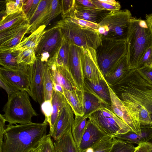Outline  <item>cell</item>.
<instances>
[{"mask_svg": "<svg viewBox=\"0 0 152 152\" xmlns=\"http://www.w3.org/2000/svg\"><path fill=\"white\" fill-rule=\"evenodd\" d=\"M48 125L44 121L7 125L0 152H29L47 135Z\"/></svg>", "mask_w": 152, "mask_h": 152, "instance_id": "6da1fadb", "label": "cell"}, {"mask_svg": "<svg viewBox=\"0 0 152 152\" xmlns=\"http://www.w3.org/2000/svg\"><path fill=\"white\" fill-rule=\"evenodd\" d=\"M111 88L122 101L136 103L144 107L150 113L152 120V85L144 80L136 69H130Z\"/></svg>", "mask_w": 152, "mask_h": 152, "instance_id": "7a4b0ae2", "label": "cell"}, {"mask_svg": "<svg viewBox=\"0 0 152 152\" xmlns=\"http://www.w3.org/2000/svg\"><path fill=\"white\" fill-rule=\"evenodd\" d=\"M130 23L126 56L129 69H136L146 51L152 47V30L145 20L132 17Z\"/></svg>", "mask_w": 152, "mask_h": 152, "instance_id": "3957f363", "label": "cell"}, {"mask_svg": "<svg viewBox=\"0 0 152 152\" xmlns=\"http://www.w3.org/2000/svg\"><path fill=\"white\" fill-rule=\"evenodd\" d=\"M3 115L8 125L32 122L33 117L38 114L32 107L28 94L25 91H18L8 96Z\"/></svg>", "mask_w": 152, "mask_h": 152, "instance_id": "277c9868", "label": "cell"}, {"mask_svg": "<svg viewBox=\"0 0 152 152\" xmlns=\"http://www.w3.org/2000/svg\"><path fill=\"white\" fill-rule=\"evenodd\" d=\"M132 17L127 9L110 12L99 24L98 32L102 40L126 41Z\"/></svg>", "mask_w": 152, "mask_h": 152, "instance_id": "5b68a950", "label": "cell"}, {"mask_svg": "<svg viewBox=\"0 0 152 152\" xmlns=\"http://www.w3.org/2000/svg\"><path fill=\"white\" fill-rule=\"evenodd\" d=\"M56 25L60 28L63 37L70 44L95 49L101 43L102 39L98 32L74 23L69 18L62 19L56 22Z\"/></svg>", "mask_w": 152, "mask_h": 152, "instance_id": "8992f818", "label": "cell"}, {"mask_svg": "<svg viewBox=\"0 0 152 152\" xmlns=\"http://www.w3.org/2000/svg\"><path fill=\"white\" fill-rule=\"evenodd\" d=\"M127 48L126 41L102 40L101 44L95 50L98 65L104 77L126 54Z\"/></svg>", "mask_w": 152, "mask_h": 152, "instance_id": "52a82bcc", "label": "cell"}, {"mask_svg": "<svg viewBox=\"0 0 152 152\" xmlns=\"http://www.w3.org/2000/svg\"><path fill=\"white\" fill-rule=\"evenodd\" d=\"M88 118L102 132L108 135L113 136L131 130L106 106H103L89 114Z\"/></svg>", "mask_w": 152, "mask_h": 152, "instance_id": "ba28073f", "label": "cell"}, {"mask_svg": "<svg viewBox=\"0 0 152 152\" xmlns=\"http://www.w3.org/2000/svg\"><path fill=\"white\" fill-rule=\"evenodd\" d=\"M63 38L60 28L56 25L45 30L35 50L36 58L47 63L54 58L60 48Z\"/></svg>", "mask_w": 152, "mask_h": 152, "instance_id": "9c48e42d", "label": "cell"}, {"mask_svg": "<svg viewBox=\"0 0 152 152\" xmlns=\"http://www.w3.org/2000/svg\"><path fill=\"white\" fill-rule=\"evenodd\" d=\"M34 64L21 63L15 69L0 68V77L16 91H25L28 94L31 82Z\"/></svg>", "mask_w": 152, "mask_h": 152, "instance_id": "30bf717a", "label": "cell"}, {"mask_svg": "<svg viewBox=\"0 0 152 152\" xmlns=\"http://www.w3.org/2000/svg\"><path fill=\"white\" fill-rule=\"evenodd\" d=\"M108 87L111 99L109 108L125 123L132 131L140 134L141 132L139 115L133 110L129 109L109 85Z\"/></svg>", "mask_w": 152, "mask_h": 152, "instance_id": "8fae6325", "label": "cell"}, {"mask_svg": "<svg viewBox=\"0 0 152 152\" xmlns=\"http://www.w3.org/2000/svg\"><path fill=\"white\" fill-rule=\"evenodd\" d=\"M81 48V60L85 78L90 81L105 80L98 65L95 50Z\"/></svg>", "mask_w": 152, "mask_h": 152, "instance_id": "7c38bea8", "label": "cell"}, {"mask_svg": "<svg viewBox=\"0 0 152 152\" xmlns=\"http://www.w3.org/2000/svg\"><path fill=\"white\" fill-rule=\"evenodd\" d=\"M44 62L37 58L34 65L32 79L28 93L41 105L45 101L43 72Z\"/></svg>", "mask_w": 152, "mask_h": 152, "instance_id": "4fadbf2b", "label": "cell"}, {"mask_svg": "<svg viewBox=\"0 0 152 152\" xmlns=\"http://www.w3.org/2000/svg\"><path fill=\"white\" fill-rule=\"evenodd\" d=\"M48 66L53 84L61 86L69 91L81 90L70 71L53 61L46 63Z\"/></svg>", "mask_w": 152, "mask_h": 152, "instance_id": "5bb4252c", "label": "cell"}, {"mask_svg": "<svg viewBox=\"0 0 152 152\" xmlns=\"http://www.w3.org/2000/svg\"><path fill=\"white\" fill-rule=\"evenodd\" d=\"M81 48L70 44L69 58V71L80 89L83 90L85 77L81 60Z\"/></svg>", "mask_w": 152, "mask_h": 152, "instance_id": "9a60e30c", "label": "cell"}, {"mask_svg": "<svg viewBox=\"0 0 152 152\" xmlns=\"http://www.w3.org/2000/svg\"><path fill=\"white\" fill-rule=\"evenodd\" d=\"M74 113L68 103L63 108L50 135L55 141L71 129L75 118Z\"/></svg>", "mask_w": 152, "mask_h": 152, "instance_id": "2e32d148", "label": "cell"}, {"mask_svg": "<svg viewBox=\"0 0 152 152\" xmlns=\"http://www.w3.org/2000/svg\"><path fill=\"white\" fill-rule=\"evenodd\" d=\"M108 135L100 130L88 118L86 127L78 148L80 152Z\"/></svg>", "mask_w": 152, "mask_h": 152, "instance_id": "e0dca14e", "label": "cell"}, {"mask_svg": "<svg viewBox=\"0 0 152 152\" xmlns=\"http://www.w3.org/2000/svg\"><path fill=\"white\" fill-rule=\"evenodd\" d=\"M51 0H41L34 13L28 20L29 27L28 33H32L41 26L48 18Z\"/></svg>", "mask_w": 152, "mask_h": 152, "instance_id": "ac0fdd59", "label": "cell"}, {"mask_svg": "<svg viewBox=\"0 0 152 152\" xmlns=\"http://www.w3.org/2000/svg\"><path fill=\"white\" fill-rule=\"evenodd\" d=\"M108 86L105 80L90 81L85 78L84 89L95 94L110 107L111 99Z\"/></svg>", "mask_w": 152, "mask_h": 152, "instance_id": "d6986e66", "label": "cell"}, {"mask_svg": "<svg viewBox=\"0 0 152 152\" xmlns=\"http://www.w3.org/2000/svg\"><path fill=\"white\" fill-rule=\"evenodd\" d=\"M130 70L126 55L114 65L104 77L105 79L110 87L113 86L119 82Z\"/></svg>", "mask_w": 152, "mask_h": 152, "instance_id": "ffe728a7", "label": "cell"}, {"mask_svg": "<svg viewBox=\"0 0 152 152\" xmlns=\"http://www.w3.org/2000/svg\"><path fill=\"white\" fill-rule=\"evenodd\" d=\"M141 134H138L130 130L125 133L113 137L127 143L138 145L142 142H149L152 139V129L150 126L141 128Z\"/></svg>", "mask_w": 152, "mask_h": 152, "instance_id": "44dd1931", "label": "cell"}, {"mask_svg": "<svg viewBox=\"0 0 152 152\" xmlns=\"http://www.w3.org/2000/svg\"><path fill=\"white\" fill-rule=\"evenodd\" d=\"M64 95L53 89L51 99L52 112L51 126L48 134H52L56 124L64 107L68 103Z\"/></svg>", "mask_w": 152, "mask_h": 152, "instance_id": "7402d4cb", "label": "cell"}, {"mask_svg": "<svg viewBox=\"0 0 152 152\" xmlns=\"http://www.w3.org/2000/svg\"><path fill=\"white\" fill-rule=\"evenodd\" d=\"M75 16L77 18L99 24L111 12L98 9H88L76 6Z\"/></svg>", "mask_w": 152, "mask_h": 152, "instance_id": "603a6c76", "label": "cell"}, {"mask_svg": "<svg viewBox=\"0 0 152 152\" xmlns=\"http://www.w3.org/2000/svg\"><path fill=\"white\" fill-rule=\"evenodd\" d=\"M46 27V26L45 25L41 26L29 36L23 39L17 45L7 51L13 52L23 50L28 48H33L35 50L44 33Z\"/></svg>", "mask_w": 152, "mask_h": 152, "instance_id": "cb8c5ba5", "label": "cell"}, {"mask_svg": "<svg viewBox=\"0 0 152 152\" xmlns=\"http://www.w3.org/2000/svg\"><path fill=\"white\" fill-rule=\"evenodd\" d=\"M83 90L69 91L64 89V95L73 110L75 115H84Z\"/></svg>", "mask_w": 152, "mask_h": 152, "instance_id": "d4e9b609", "label": "cell"}, {"mask_svg": "<svg viewBox=\"0 0 152 152\" xmlns=\"http://www.w3.org/2000/svg\"><path fill=\"white\" fill-rule=\"evenodd\" d=\"M84 112L88 115L103 106L109 108V106L99 97L92 92L83 90Z\"/></svg>", "mask_w": 152, "mask_h": 152, "instance_id": "484cf974", "label": "cell"}, {"mask_svg": "<svg viewBox=\"0 0 152 152\" xmlns=\"http://www.w3.org/2000/svg\"><path fill=\"white\" fill-rule=\"evenodd\" d=\"M53 143L56 152H81L73 139L71 129Z\"/></svg>", "mask_w": 152, "mask_h": 152, "instance_id": "4316f807", "label": "cell"}, {"mask_svg": "<svg viewBox=\"0 0 152 152\" xmlns=\"http://www.w3.org/2000/svg\"><path fill=\"white\" fill-rule=\"evenodd\" d=\"M88 116L75 115L71 131L73 139L78 147L86 127Z\"/></svg>", "mask_w": 152, "mask_h": 152, "instance_id": "83f0119b", "label": "cell"}, {"mask_svg": "<svg viewBox=\"0 0 152 152\" xmlns=\"http://www.w3.org/2000/svg\"><path fill=\"white\" fill-rule=\"evenodd\" d=\"M27 20L22 10L15 13L6 15L0 20V32Z\"/></svg>", "mask_w": 152, "mask_h": 152, "instance_id": "f1b7e54d", "label": "cell"}, {"mask_svg": "<svg viewBox=\"0 0 152 152\" xmlns=\"http://www.w3.org/2000/svg\"><path fill=\"white\" fill-rule=\"evenodd\" d=\"M70 47L69 43L63 37L61 45L58 52L55 58L48 62L54 61L57 64L64 67L69 71V58Z\"/></svg>", "mask_w": 152, "mask_h": 152, "instance_id": "f546056e", "label": "cell"}, {"mask_svg": "<svg viewBox=\"0 0 152 152\" xmlns=\"http://www.w3.org/2000/svg\"><path fill=\"white\" fill-rule=\"evenodd\" d=\"M28 26L27 20L0 32V45L12 39Z\"/></svg>", "mask_w": 152, "mask_h": 152, "instance_id": "4dcf8cb0", "label": "cell"}, {"mask_svg": "<svg viewBox=\"0 0 152 152\" xmlns=\"http://www.w3.org/2000/svg\"><path fill=\"white\" fill-rule=\"evenodd\" d=\"M19 50L13 52L5 51L0 53V64L2 67L8 69L18 67L20 64L18 63V57Z\"/></svg>", "mask_w": 152, "mask_h": 152, "instance_id": "1f68e13d", "label": "cell"}, {"mask_svg": "<svg viewBox=\"0 0 152 152\" xmlns=\"http://www.w3.org/2000/svg\"><path fill=\"white\" fill-rule=\"evenodd\" d=\"M113 142V136L107 135L98 142L81 152H109Z\"/></svg>", "mask_w": 152, "mask_h": 152, "instance_id": "d6a6232c", "label": "cell"}, {"mask_svg": "<svg viewBox=\"0 0 152 152\" xmlns=\"http://www.w3.org/2000/svg\"><path fill=\"white\" fill-rule=\"evenodd\" d=\"M44 63L43 78L45 101H51L53 84L49 68L46 63Z\"/></svg>", "mask_w": 152, "mask_h": 152, "instance_id": "836d02e7", "label": "cell"}, {"mask_svg": "<svg viewBox=\"0 0 152 152\" xmlns=\"http://www.w3.org/2000/svg\"><path fill=\"white\" fill-rule=\"evenodd\" d=\"M93 3L97 9L110 12L120 10L121 6L120 3L115 0H92Z\"/></svg>", "mask_w": 152, "mask_h": 152, "instance_id": "e575fe53", "label": "cell"}, {"mask_svg": "<svg viewBox=\"0 0 152 152\" xmlns=\"http://www.w3.org/2000/svg\"><path fill=\"white\" fill-rule=\"evenodd\" d=\"M62 19L71 18L75 16L76 7L75 0L60 1Z\"/></svg>", "mask_w": 152, "mask_h": 152, "instance_id": "d590c367", "label": "cell"}, {"mask_svg": "<svg viewBox=\"0 0 152 152\" xmlns=\"http://www.w3.org/2000/svg\"><path fill=\"white\" fill-rule=\"evenodd\" d=\"M136 147L132 144L113 137V142L109 152H134Z\"/></svg>", "mask_w": 152, "mask_h": 152, "instance_id": "8d00e7d4", "label": "cell"}, {"mask_svg": "<svg viewBox=\"0 0 152 152\" xmlns=\"http://www.w3.org/2000/svg\"><path fill=\"white\" fill-rule=\"evenodd\" d=\"M35 50L28 48L19 50L18 57V63H24L28 65L34 64L36 60Z\"/></svg>", "mask_w": 152, "mask_h": 152, "instance_id": "74e56055", "label": "cell"}, {"mask_svg": "<svg viewBox=\"0 0 152 152\" xmlns=\"http://www.w3.org/2000/svg\"><path fill=\"white\" fill-rule=\"evenodd\" d=\"M29 27H26L13 38L0 45V53L9 50L20 43L25 34L28 33Z\"/></svg>", "mask_w": 152, "mask_h": 152, "instance_id": "f35d334b", "label": "cell"}, {"mask_svg": "<svg viewBox=\"0 0 152 152\" xmlns=\"http://www.w3.org/2000/svg\"><path fill=\"white\" fill-rule=\"evenodd\" d=\"M25 0L6 1L5 13L7 15L16 13L22 11Z\"/></svg>", "mask_w": 152, "mask_h": 152, "instance_id": "ab89813d", "label": "cell"}, {"mask_svg": "<svg viewBox=\"0 0 152 152\" xmlns=\"http://www.w3.org/2000/svg\"><path fill=\"white\" fill-rule=\"evenodd\" d=\"M61 12L60 1L51 0V3L49 15L43 23L42 25H48L53 19L57 17Z\"/></svg>", "mask_w": 152, "mask_h": 152, "instance_id": "60d3db41", "label": "cell"}, {"mask_svg": "<svg viewBox=\"0 0 152 152\" xmlns=\"http://www.w3.org/2000/svg\"><path fill=\"white\" fill-rule=\"evenodd\" d=\"M41 0H26L24 3L22 10L28 20L35 12Z\"/></svg>", "mask_w": 152, "mask_h": 152, "instance_id": "b9f144b4", "label": "cell"}, {"mask_svg": "<svg viewBox=\"0 0 152 152\" xmlns=\"http://www.w3.org/2000/svg\"><path fill=\"white\" fill-rule=\"evenodd\" d=\"M71 20L86 28L96 32H98L99 24L76 18L75 16L69 18Z\"/></svg>", "mask_w": 152, "mask_h": 152, "instance_id": "7bdbcfd3", "label": "cell"}, {"mask_svg": "<svg viewBox=\"0 0 152 152\" xmlns=\"http://www.w3.org/2000/svg\"><path fill=\"white\" fill-rule=\"evenodd\" d=\"M42 111L45 118L44 121L48 123L50 127L51 126V117L52 112L51 101H45L41 105Z\"/></svg>", "mask_w": 152, "mask_h": 152, "instance_id": "ee69618b", "label": "cell"}, {"mask_svg": "<svg viewBox=\"0 0 152 152\" xmlns=\"http://www.w3.org/2000/svg\"><path fill=\"white\" fill-rule=\"evenodd\" d=\"M143 66L152 68V47L146 51L139 64L137 68Z\"/></svg>", "mask_w": 152, "mask_h": 152, "instance_id": "f6af8a7d", "label": "cell"}, {"mask_svg": "<svg viewBox=\"0 0 152 152\" xmlns=\"http://www.w3.org/2000/svg\"><path fill=\"white\" fill-rule=\"evenodd\" d=\"M137 72L145 81L152 85V68L143 66L136 69Z\"/></svg>", "mask_w": 152, "mask_h": 152, "instance_id": "bcb514c9", "label": "cell"}, {"mask_svg": "<svg viewBox=\"0 0 152 152\" xmlns=\"http://www.w3.org/2000/svg\"><path fill=\"white\" fill-rule=\"evenodd\" d=\"M51 137L48 134L44 138L42 152H56Z\"/></svg>", "mask_w": 152, "mask_h": 152, "instance_id": "7dc6e473", "label": "cell"}, {"mask_svg": "<svg viewBox=\"0 0 152 152\" xmlns=\"http://www.w3.org/2000/svg\"><path fill=\"white\" fill-rule=\"evenodd\" d=\"M75 2L77 7L88 9L97 8L92 0H75Z\"/></svg>", "mask_w": 152, "mask_h": 152, "instance_id": "c3c4849f", "label": "cell"}, {"mask_svg": "<svg viewBox=\"0 0 152 152\" xmlns=\"http://www.w3.org/2000/svg\"><path fill=\"white\" fill-rule=\"evenodd\" d=\"M134 152H152V143L150 142H142L136 147Z\"/></svg>", "mask_w": 152, "mask_h": 152, "instance_id": "681fc988", "label": "cell"}, {"mask_svg": "<svg viewBox=\"0 0 152 152\" xmlns=\"http://www.w3.org/2000/svg\"><path fill=\"white\" fill-rule=\"evenodd\" d=\"M0 86L7 92L8 96L16 91L8 83L0 77Z\"/></svg>", "mask_w": 152, "mask_h": 152, "instance_id": "f907efd6", "label": "cell"}, {"mask_svg": "<svg viewBox=\"0 0 152 152\" xmlns=\"http://www.w3.org/2000/svg\"><path fill=\"white\" fill-rule=\"evenodd\" d=\"M6 121L2 114L0 115V145L2 143L4 133L6 129Z\"/></svg>", "mask_w": 152, "mask_h": 152, "instance_id": "816d5d0a", "label": "cell"}, {"mask_svg": "<svg viewBox=\"0 0 152 152\" xmlns=\"http://www.w3.org/2000/svg\"><path fill=\"white\" fill-rule=\"evenodd\" d=\"M43 139L36 147L32 148L29 152H42Z\"/></svg>", "mask_w": 152, "mask_h": 152, "instance_id": "f5cc1de1", "label": "cell"}, {"mask_svg": "<svg viewBox=\"0 0 152 152\" xmlns=\"http://www.w3.org/2000/svg\"><path fill=\"white\" fill-rule=\"evenodd\" d=\"M53 89L64 95V89L61 86L58 84H53Z\"/></svg>", "mask_w": 152, "mask_h": 152, "instance_id": "db71d44e", "label": "cell"}, {"mask_svg": "<svg viewBox=\"0 0 152 152\" xmlns=\"http://www.w3.org/2000/svg\"><path fill=\"white\" fill-rule=\"evenodd\" d=\"M145 18V20L149 24L152 30V13L149 15H146Z\"/></svg>", "mask_w": 152, "mask_h": 152, "instance_id": "11a10c76", "label": "cell"}, {"mask_svg": "<svg viewBox=\"0 0 152 152\" xmlns=\"http://www.w3.org/2000/svg\"><path fill=\"white\" fill-rule=\"evenodd\" d=\"M149 142H151V143H152V139H151Z\"/></svg>", "mask_w": 152, "mask_h": 152, "instance_id": "9f6ffc18", "label": "cell"}, {"mask_svg": "<svg viewBox=\"0 0 152 152\" xmlns=\"http://www.w3.org/2000/svg\"><path fill=\"white\" fill-rule=\"evenodd\" d=\"M150 127H151V129H152V124L150 126Z\"/></svg>", "mask_w": 152, "mask_h": 152, "instance_id": "6f0895ef", "label": "cell"}]
</instances>
